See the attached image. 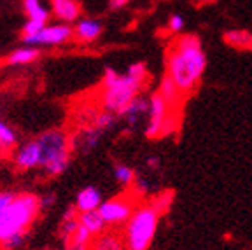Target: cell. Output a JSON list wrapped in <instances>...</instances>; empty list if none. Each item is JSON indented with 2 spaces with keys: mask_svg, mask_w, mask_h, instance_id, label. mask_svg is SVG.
I'll list each match as a JSON object with an SVG mask.
<instances>
[{
  "mask_svg": "<svg viewBox=\"0 0 252 250\" xmlns=\"http://www.w3.org/2000/svg\"><path fill=\"white\" fill-rule=\"evenodd\" d=\"M224 40L238 49H252V33L249 30H229L224 33Z\"/></svg>",
  "mask_w": 252,
  "mask_h": 250,
  "instance_id": "obj_20",
  "label": "cell"
},
{
  "mask_svg": "<svg viewBox=\"0 0 252 250\" xmlns=\"http://www.w3.org/2000/svg\"><path fill=\"white\" fill-rule=\"evenodd\" d=\"M0 63H2V62H0Z\"/></svg>",
  "mask_w": 252,
  "mask_h": 250,
  "instance_id": "obj_31",
  "label": "cell"
},
{
  "mask_svg": "<svg viewBox=\"0 0 252 250\" xmlns=\"http://www.w3.org/2000/svg\"><path fill=\"white\" fill-rule=\"evenodd\" d=\"M90 250H126L119 231H103L102 235L94 236Z\"/></svg>",
  "mask_w": 252,
  "mask_h": 250,
  "instance_id": "obj_16",
  "label": "cell"
},
{
  "mask_svg": "<svg viewBox=\"0 0 252 250\" xmlns=\"http://www.w3.org/2000/svg\"><path fill=\"white\" fill-rule=\"evenodd\" d=\"M40 58V49L35 46H23L18 47L14 51H11L5 56L4 63L9 66H23V65H30V63L37 62Z\"/></svg>",
  "mask_w": 252,
  "mask_h": 250,
  "instance_id": "obj_13",
  "label": "cell"
},
{
  "mask_svg": "<svg viewBox=\"0 0 252 250\" xmlns=\"http://www.w3.org/2000/svg\"><path fill=\"white\" fill-rule=\"evenodd\" d=\"M114 179L118 180L123 188H131L133 182L137 180L135 170L128 164H116L114 166Z\"/></svg>",
  "mask_w": 252,
  "mask_h": 250,
  "instance_id": "obj_21",
  "label": "cell"
},
{
  "mask_svg": "<svg viewBox=\"0 0 252 250\" xmlns=\"http://www.w3.org/2000/svg\"><path fill=\"white\" fill-rule=\"evenodd\" d=\"M103 25L98 20L93 18H84V20H77L74 27V39L81 44H91L102 35Z\"/></svg>",
  "mask_w": 252,
  "mask_h": 250,
  "instance_id": "obj_10",
  "label": "cell"
},
{
  "mask_svg": "<svg viewBox=\"0 0 252 250\" xmlns=\"http://www.w3.org/2000/svg\"><path fill=\"white\" fill-rule=\"evenodd\" d=\"M16 196V192H11V191H0V212L4 210L9 203L12 201V198Z\"/></svg>",
  "mask_w": 252,
  "mask_h": 250,
  "instance_id": "obj_25",
  "label": "cell"
},
{
  "mask_svg": "<svg viewBox=\"0 0 252 250\" xmlns=\"http://www.w3.org/2000/svg\"><path fill=\"white\" fill-rule=\"evenodd\" d=\"M44 250H55V249H44Z\"/></svg>",
  "mask_w": 252,
  "mask_h": 250,
  "instance_id": "obj_29",
  "label": "cell"
},
{
  "mask_svg": "<svg viewBox=\"0 0 252 250\" xmlns=\"http://www.w3.org/2000/svg\"><path fill=\"white\" fill-rule=\"evenodd\" d=\"M103 198L100 189L93 188V186H88V188L81 189L75 198V208L79 212H91V210H98V207L102 205Z\"/></svg>",
  "mask_w": 252,
  "mask_h": 250,
  "instance_id": "obj_14",
  "label": "cell"
},
{
  "mask_svg": "<svg viewBox=\"0 0 252 250\" xmlns=\"http://www.w3.org/2000/svg\"><path fill=\"white\" fill-rule=\"evenodd\" d=\"M147 77H149V72L146 63L142 62L128 66L126 74H119L114 68H107L102 79L100 107L119 118L126 107L131 103V100L138 96Z\"/></svg>",
  "mask_w": 252,
  "mask_h": 250,
  "instance_id": "obj_2",
  "label": "cell"
},
{
  "mask_svg": "<svg viewBox=\"0 0 252 250\" xmlns=\"http://www.w3.org/2000/svg\"><path fill=\"white\" fill-rule=\"evenodd\" d=\"M158 93L165 98V102L168 103L173 110L181 112L182 105H184V94L175 88V84H173L166 75H163L161 82H159V88H158Z\"/></svg>",
  "mask_w": 252,
  "mask_h": 250,
  "instance_id": "obj_15",
  "label": "cell"
},
{
  "mask_svg": "<svg viewBox=\"0 0 252 250\" xmlns=\"http://www.w3.org/2000/svg\"><path fill=\"white\" fill-rule=\"evenodd\" d=\"M72 39H74V28L68 23H62V21L56 25H46L39 31L32 33V35H21V42L35 47L63 46V44H67Z\"/></svg>",
  "mask_w": 252,
  "mask_h": 250,
  "instance_id": "obj_8",
  "label": "cell"
},
{
  "mask_svg": "<svg viewBox=\"0 0 252 250\" xmlns=\"http://www.w3.org/2000/svg\"><path fill=\"white\" fill-rule=\"evenodd\" d=\"M138 203L140 201H138L137 191L123 192V194L114 196V198L107 199V201H102V205L98 207V212L107 226L119 227L130 219L131 212L135 210V207Z\"/></svg>",
  "mask_w": 252,
  "mask_h": 250,
  "instance_id": "obj_7",
  "label": "cell"
},
{
  "mask_svg": "<svg viewBox=\"0 0 252 250\" xmlns=\"http://www.w3.org/2000/svg\"><path fill=\"white\" fill-rule=\"evenodd\" d=\"M77 2H81V0H77Z\"/></svg>",
  "mask_w": 252,
  "mask_h": 250,
  "instance_id": "obj_30",
  "label": "cell"
},
{
  "mask_svg": "<svg viewBox=\"0 0 252 250\" xmlns=\"http://www.w3.org/2000/svg\"><path fill=\"white\" fill-rule=\"evenodd\" d=\"M161 219V212L151 201L135 207L130 219L123 224L121 238L126 250H149Z\"/></svg>",
  "mask_w": 252,
  "mask_h": 250,
  "instance_id": "obj_4",
  "label": "cell"
},
{
  "mask_svg": "<svg viewBox=\"0 0 252 250\" xmlns=\"http://www.w3.org/2000/svg\"><path fill=\"white\" fill-rule=\"evenodd\" d=\"M130 2L131 0H109V7L112 9V11H119V9L126 7Z\"/></svg>",
  "mask_w": 252,
  "mask_h": 250,
  "instance_id": "obj_26",
  "label": "cell"
},
{
  "mask_svg": "<svg viewBox=\"0 0 252 250\" xmlns=\"http://www.w3.org/2000/svg\"><path fill=\"white\" fill-rule=\"evenodd\" d=\"M18 149V133L0 119V156L9 157Z\"/></svg>",
  "mask_w": 252,
  "mask_h": 250,
  "instance_id": "obj_17",
  "label": "cell"
},
{
  "mask_svg": "<svg viewBox=\"0 0 252 250\" xmlns=\"http://www.w3.org/2000/svg\"><path fill=\"white\" fill-rule=\"evenodd\" d=\"M207 68V55L201 40L194 33L181 35L166 51L165 75L184 96L198 90Z\"/></svg>",
  "mask_w": 252,
  "mask_h": 250,
  "instance_id": "obj_1",
  "label": "cell"
},
{
  "mask_svg": "<svg viewBox=\"0 0 252 250\" xmlns=\"http://www.w3.org/2000/svg\"><path fill=\"white\" fill-rule=\"evenodd\" d=\"M51 12L62 23H74L79 20L83 7L77 0H51Z\"/></svg>",
  "mask_w": 252,
  "mask_h": 250,
  "instance_id": "obj_11",
  "label": "cell"
},
{
  "mask_svg": "<svg viewBox=\"0 0 252 250\" xmlns=\"http://www.w3.org/2000/svg\"><path fill=\"white\" fill-rule=\"evenodd\" d=\"M53 203H55V196H53V194H46V196H40V207H42V208H47V207H51Z\"/></svg>",
  "mask_w": 252,
  "mask_h": 250,
  "instance_id": "obj_27",
  "label": "cell"
},
{
  "mask_svg": "<svg viewBox=\"0 0 252 250\" xmlns=\"http://www.w3.org/2000/svg\"><path fill=\"white\" fill-rule=\"evenodd\" d=\"M23 9L25 14L28 16V20H37L42 21V23H47L49 18H51V11L46 9L40 0H23Z\"/></svg>",
  "mask_w": 252,
  "mask_h": 250,
  "instance_id": "obj_19",
  "label": "cell"
},
{
  "mask_svg": "<svg viewBox=\"0 0 252 250\" xmlns=\"http://www.w3.org/2000/svg\"><path fill=\"white\" fill-rule=\"evenodd\" d=\"M172 201H173L172 191H163V192H159V194H156L153 199H151V203H153L158 210L161 212V215L166 214V212L170 210V205H172Z\"/></svg>",
  "mask_w": 252,
  "mask_h": 250,
  "instance_id": "obj_22",
  "label": "cell"
},
{
  "mask_svg": "<svg viewBox=\"0 0 252 250\" xmlns=\"http://www.w3.org/2000/svg\"><path fill=\"white\" fill-rule=\"evenodd\" d=\"M146 164L149 166L151 170H154V168H159V164H161V161H159V157L158 156H151V157H147V161H146Z\"/></svg>",
  "mask_w": 252,
  "mask_h": 250,
  "instance_id": "obj_28",
  "label": "cell"
},
{
  "mask_svg": "<svg viewBox=\"0 0 252 250\" xmlns=\"http://www.w3.org/2000/svg\"><path fill=\"white\" fill-rule=\"evenodd\" d=\"M147 112H149V100L142 96H137L131 100V103L125 109V112L119 118H125L126 125L130 129H135L142 119H147Z\"/></svg>",
  "mask_w": 252,
  "mask_h": 250,
  "instance_id": "obj_12",
  "label": "cell"
},
{
  "mask_svg": "<svg viewBox=\"0 0 252 250\" xmlns=\"http://www.w3.org/2000/svg\"><path fill=\"white\" fill-rule=\"evenodd\" d=\"M184 27H186V21H184V18H182L181 14H172V16H170L168 30L172 31V33H182Z\"/></svg>",
  "mask_w": 252,
  "mask_h": 250,
  "instance_id": "obj_23",
  "label": "cell"
},
{
  "mask_svg": "<svg viewBox=\"0 0 252 250\" xmlns=\"http://www.w3.org/2000/svg\"><path fill=\"white\" fill-rule=\"evenodd\" d=\"M179 116H181V112L173 110L158 91L153 93L149 98L146 135L149 138H161L172 135L179 126Z\"/></svg>",
  "mask_w": 252,
  "mask_h": 250,
  "instance_id": "obj_6",
  "label": "cell"
},
{
  "mask_svg": "<svg viewBox=\"0 0 252 250\" xmlns=\"http://www.w3.org/2000/svg\"><path fill=\"white\" fill-rule=\"evenodd\" d=\"M46 25L47 23H42V21H37V20H27L23 27H21V35H32V33H35L40 28L46 27Z\"/></svg>",
  "mask_w": 252,
  "mask_h": 250,
  "instance_id": "obj_24",
  "label": "cell"
},
{
  "mask_svg": "<svg viewBox=\"0 0 252 250\" xmlns=\"http://www.w3.org/2000/svg\"><path fill=\"white\" fill-rule=\"evenodd\" d=\"M79 224L84 226L91 233V236H98L102 235L103 231H107V224L102 219L98 210H91V212H79Z\"/></svg>",
  "mask_w": 252,
  "mask_h": 250,
  "instance_id": "obj_18",
  "label": "cell"
},
{
  "mask_svg": "<svg viewBox=\"0 0 252 250\" xmlns=\"http://www.w3.org/2000/svg\"><path fill=\"white\" fill-rule=\"evenodd\" d=\"M40 210V196L20 192L0 212V249L18 250L25 242L28 229L35 222Z\"/></svg>",
  "mask_w": 252,
  "mask_h": 250,
  "instance_id": "obj_3",
  "label": "cell"
},
{
  "mask_svg": "<svg viewBox=\"0 0 252 250\" xmlns=\"http://www.w3.org/2000/svg\"><path fill=\"white\" fill-rule=\"evenodd\" d=\"M12 163H14L18 172H28V170L40 168L42 163V151H40L39 140L25 142L23 145H18V149L12 154Z\"/></svg>",
  "mask_w": 252,
  "mask_h": 250,
  "instance_id": "obj_9",
  "label": "cell"
},
{
  "mask_svg": "<svg viewBox=\"0 0 252 250\" xmlns=\"http://www.w3.org/2000/svg\"><path fill=\"white\" fill-rule=\"evenodd\" d=\"M37 140H39L40 151H42L40 168L44 170V173L51 179L63 175L70 163V135L62 128H51L40 133Z\"/></svg>",
  "mask_w": 252,
  "mask_h": 250,
  "instance_id": "obj_5",
  "label": "cell"
}]
</instances>
